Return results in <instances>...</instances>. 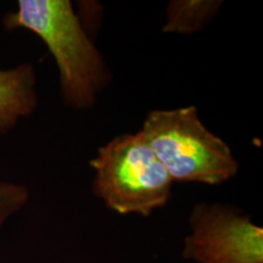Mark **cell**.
<instances>
[{
    "label": "cell",
    "mask_w": 263,
    "mask_h": 263,
    "mask_svg": "<svg viewBox=\"0 0 263 263\" xmlns=\"http://www.w3.org/2000/svg\"><path fill=\"white\" fill-rule=\"evenodd\" d=\"M8 31L27 29L47 45L59 68L64 103L90 110L111 81L103 54L84 31L70 0H18L3 18Z\"/></svg>",
    "instance_id": "1"
},
{
    "label": "cell",
    "mask_w": 263,
    "mask_h": 263,
    "mask_svg": "<svg viewBox=\"0 0 263 263\" xmlns=\"http://www.w3.org/2000/svg\"><path fill=\"white\" fill-rule=\"evenodd\" d=\"M139 132L173 183L221 185L239 172L232 147L203 124L195 106L151 110Z\"/></svg>",
    "instance_id": "2"
},
{
    "label": "cell",
    "mask_w": 263,
    "mask_h": 263,
    "mask_svg": "<svg viewBox=\"0 0 263 263\" xmlns=\"http://www.w3.org/2000/svg\"><path fill=\"white\" fill-rule=\"evenodd\" d=\"M89 164L91 192L111 211L149 217L172 199L173 180L140 132L107 141Z\"/></svg>",
    "instance_id": "3"
},
{
    "label": "cell",
    "mask_w": 263,
    "mask_h": 263,
    "mask_svg": "<svg viewBox=\"0 0 263 263\" xmlns=\"http://www.w3.org/2000/svg\"><path fill=\"white\" fill-rule=\"evenodd\" d=\"M182 256L195 263H263V229L234 205L197 202Z\"/></svg>",
    "instance_id": "4"
},
{
    "label": "cell",
    "mask_w": 263,
    "mask_h": 263,
    "mask_svg": "<svg viewBox=\"0 0 263 263\" xmlns=\"http://www.w3.org/2000/svg\"><path fill=\"white\" fill-rule=\"evenodd\" d=\"M38 106L37 72L34 65L24 62L0 70V136L11 132Z\"/></svg>",
    "instance_id": "5"
},
{
    "label": "cell",
    "mask_w": 263,
    "mask_h": 263,
    "mask_svg": "<svg viewBox=\"0 0 263 263\" xmlns=\"http://www.w3.org/2000/svg\"><path fill=\"white\" fill-rule=\"evenodd\" d=\"M222 5V0H172L167 6L162 32L183 35L201 32Z\"/></svg>",
    "instance_id": "6"
},
{
    "label": "cell",
    "mask_w": 263,
    "mask_h": 263,
    "mask_svg": "<svg viewBox=\"0 0 263 263\" xmlns=\"http://www.w3.org/2000/svg\"><path fill=\"white\" fill-rule=\"evenodd\" d=\"M31 192L21 183L0 180V229L27 205Z\"/></svg>",
    "instance_id": "7"
}]
</instances>
